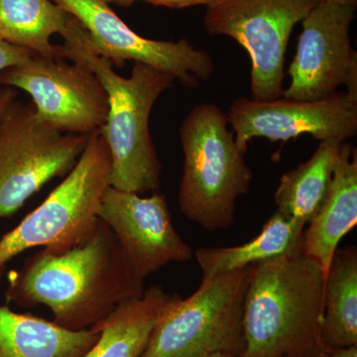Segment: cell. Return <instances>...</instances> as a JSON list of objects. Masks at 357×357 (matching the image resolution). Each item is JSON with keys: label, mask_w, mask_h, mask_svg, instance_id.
I'll list each match as a JSON object with an SVG mask.
<instances>
[{"label": "cell", "mask_w": 357, "mask_h": 357, "mask_svg": "<svg viewBox=\"0 0 357 357\" xmlns=\"http://www.w3.org/2000/svg\"><path fill=\"white\" fill-rule=\"evenodd\" d=\"M144 291L114 232L96 218L79 234L28 257L9 275L6 297L21 307L44 305L54 323L81 331Z\"/></svg>", "instance_id": "obj_1"}, {"label": "cell", "mask_w": 357, "mask_h": 357, "mask_svg": "<svg viewBox=\"0 0 357 357\" xmlns=\"http://www.w3.org/2000/svg\"><path fill=\"white\" fill-rule=\"evenodd\" d=\"M62 37L60 58L89 67L109 96V114L100 132L112 162L110 185L139 195L158 191L162 164L150 135V114L175 77L142 63H134L128 77L117 74L93 49L88 31L74 16Z\"/></svg>", "instance_id": "obj_2"}, {"label": "cell", "mask_w": 357, "mask_h": 357, "mask_svg": "<svg viewBox=\"0 0 357 357\" xmlns=\"http://www.w3.org/2000/svg\"><path fill=\"white\" fill-rule=\"evenodd\" d=\"M326 273L302 249L255 264L239 357H325Z\"/></svg>", "instance_id": "obj_3"}, {"label": "cell", "mask_w": 357, "mask_h": 357, "mask_svg": "<svg viewBox=\"0 0 357 357\" xmlns=\"http://www.w3.org/2000/svg\"><path fill=\"white\" fill-rule=\"evenodd\" d=\"M227 114L217 105H196L181 124L184 168L178 203L183 215L210 232L236 222V201L253 174L237 147Z\"/></svg>", "instance_id": "obj_4"}, {"label": "cell", "mask_w": 357, "mask_h": 357, "mask_svg": "<svg viewBox=\"0 0 357 357\" xmlns=\"http://www.w3.org/2000/svg\"><path fill=\"white\" fill-rule=\"evenodd\" d=\"M253 266L202 280L187 299H175L160 317L141 357H201L244 349V300Z\"/></svg>", "instance_id": "obj_5"}, {"label": "cell", "mask_w": 357, "mask_h": 357, "mask_svg": "<svg viewBox=\"0 0 357 357\" xmlns=\"http://www.w3.org/2000/svg\"><path fill=\"white\" fill-rule=\"evenodd\" d=\"M319 0H213L204 27L211 36H229L248 52L251 100H276L283 93L285 58L294 27Z\"/></svg>", "instance_id": "obj_6"}, {"label": "cell", "mask_w": 357, "mask_h": 357, "mask_svg": "<svg viewBox=\"0 0 357 357\" xmlns=\"http://www.w3.org/2000/svg\"><path fill=\"white\" fill-rule=\"evenodd\" d=\"M88 139L51 128L32 102L15 100L0 119V218L20 210L52 178L67 176Z\"/></svg>", "instance_id": "obj_7"}, {"label": "cell", "mask_w": 357, "mask_h": 357, "mask_svg": "<svg viewBox=\"0 0 357 357\" xmlns=\"http://www.w3.org/2000/svg\"><path fill=\"white\" fill-rule=\"evenodd\" d=\"M110 173L109 148L100 129L89 134L65 180L15 229L0 237V277L7 263L23 251L60 243L93 222L110 185Z\"/></svg>", "instance_id": "obj_8"}, {"label": "cell", "mask_w": 357, "mask_h": 357, "mask_svg": "<svg viewBox=\"0 0 357 357\" xmlns=\"http://www.w3.org/2000/svg\"><path fill=\"white\" fill-rule=\"evenodd\" d=\"M0 86L27 93L39 119L61 132L89 135L107 121V91L82 63L34 54L24 64L2 70Z\"/></svg>", "instance_id": "obj_9"}, {"label": "cell", "mask_w": 357, "mask_h": 357, "mask_svg": "<svg viewBox=\"0 0 357 357\" xmlns=\"http://www.w3.org/2000/svg\"><path fill=\"white\" fill-rule=\"evenodd\" d=\"M356 6L319 2L302 23V33L288 75L291 83L282 96L292 100H324L340 86L357 98V54L349 28Z\"/></svg>", "instance_id": "obj_10"}, {"label": "cell", "mask_w": 357, "mask_h": 357, "mask_svg": "<svg viewBox=\"0 0 357 357\" xmlns=\"http://www.w3.org/2000/svg\"><path fill=\"white\" fill-rule=\"evenodd\" d=\"M88 31L93 49L112 65L126 61L151 66L168 73L187 88L210 81L215 63L210 53L195 48L185 40L161 41L133 31L109 4L102 0H53Z\"/></svg>", "instance_id": "obj_11"}, {"label": "cell", "mask_w": 357, "mask_h": 357, "mask_svg": "<svg viewBox=\"0 0 357 357\" xmlns=\"http://www.w3.org/2000/svg\"><path fill=\"white\" fill-rule=\"evenodd\" d=\"M225 114L243 153L253 138L286 142L307 134L319 141L345 142L357 134V98L347 91L314 102L284 96L266 102L239 98Z\"/></svg>", "instance_id": "obj_12"}, {"label": "cell", "mask_w": 357, "mask_h": 357, "mask_svg": "<svg viewBox=\"0 0 357 357\" xmlns=\"http://www.w3.org/2000/svg\"><path fill=\"white\" fill-rule=\"evenodd\" d=\"M98 218L112 230L140 280L170 263L188 262L194 257L191 246L174 227L163 194L141 197L109 185Z\"/></svg>", "instance_id": "obj_13"}, {"label": "cell", "mask_w": 357, "mask_h": 357, "mask_svg": "<svg viewBox=\"0 0 357 357\" xmlns=\"http://www.w3.org/2000/svg\"><path fill=\"white\" fill-rule=\"evenodd\" d=\"M356 223V149L345 141L325 199L303 232V253L318 263L326 276L340 241Z\"/></svg>", "instance_id": "obj_14"}, {"label": "cell", "mask_w": 357, "mask_h": 357, "mask_svg": "<svg viewBox=\"0 0 357 357\" xmlns=\"http://www.w3.org/2000/svg\"><path fill=\"white\" fill-rule=\"evenodd\" d=\"M175 296L153 285L141 297L121 303L91 326L100 335L83 357H141L155 325Z\"/></svg>", "instance_id": "obj_15"}, {"label": "cell", "mask_w": 357, "mask_h": 357, "mask_svg": "<svg viewBox=\"0 0 357 357\" xmlns=\"http://www.w3.org/2000/svg\"><path fill=\"white\" fill-rule=\"evenodd\" d=\"M100 333L72 331L0 306V357H83Z\"/></svg>", "instance_id": "obj_16"}, {"label": "cell", "mask_w": 357, "mask_h": 357, "mask_svg": "<svg viewBox=\"0 0 357 357\" xmlns=\"http://www.w3.org/2000/svg\"><path fill=\"white\" fill-rule=\"evenodd\" d=\"M305 227L276 211L260 234L243 245L198 249L194 255L201 268L202 280L302 249Z\"/></svg>", "instance_id": "obj_17"}, {"label": "cell", "mask_w": 357, "mask_h": 357, "mask_svg": "<svg viewBox=\"0 0 357 357\" xmlns=\"http://www.w3.org/2000/svg\"><path fill=\"white\" fill-rule=\"evenodd\" d=\"M344 142L323 140L305 163L284 174L275 192L277 211L307 225L325 199Z\"/></svg>", "instance_id": "obj_18"}, {"label": "cell", "mask_w": 357, "mask_h": 357, "mask_svg": "<svg viewBox=\"0 0 357 357\" xmlns=\"http://www.w3.org/2000/svg\"><path fill=\"white\" fill-rule=\"evenodd\" d=\"M72 15L53 0H0V38L45 57H59L54 35L65 34Z\"/></svg>", "instance_id": "obj_19"}, {"label": "cell", "mask_w": 357, "mask_h": 357, "mask_svg": "<svg viewBox=\"0 0 357 357\" xmlns=\"http://www.w3.org/2000/svg\"><path fill=\"white\" fill-rule=\"evenodd\" d=\"M321 342L326 349L357 345V248L337 249L325 283Z\"/></svg>", "instance_id": "obj_20"}, {"label": "cell", "mask_w": 357, "mask_h": 357, "mask_svg": "<svg viewBox=\"0 0 357 357\" xmlns=\"http://www.w3.org/2000/svg\"><path fill=\"white\" fill-rule=\"evenodd\" d=\"M34 53L0 38V73L28 62Z\"/></svg>", "instance_id": "obj_21"}, {"label": "cell", "mask_w": 357, "mask_h": 357, "mask_svg": "<svg viewBox=\"0 0 357 357\" xmlns=\"http://www.w3.org/2000/svg\"><path fill=\"white\" fill-rule=\"evenodd\" d=\"M155 6H164L168 8H185L196 6H208L213 0H141Z\"/></svg>", "instance_id": "obj_22"}, {"label": "cell", "mask_w": 357, "mask_h": 357, "mask_svg": "<svg viewBox=\"0 0 357 357\" xmlns=\"http://www.w3.org/2000/svg\"><path fill=\"white\" fill-rule=\"evenodd\" d=\"M17 93L15 89L0 86V119L11 105L16 100Z\"/></svg>", "instance_id": "obj_23"}, {"label": "cell", "mask_w": 357, "mask_h": 357, "mask_svg": "<svg viewBox=\"0 0 357 357\" xmlns=\"http://www.w3.org/2000/svg\"><path fill=\"white\" fill-rule=\"evenodd\" d=\"M325 357H357V345L326 349Z\"/></svg>", "instance_id": "obj_24"}, {"label": "cell", "mask_w": 357, "mask_h": 357, "mask_svg": "<svg viewBox=\"0 0 357 357\" xmlns=\"http://www.w3.org/2000/svg\"><path fill=\"white\" fill-rule=\"evenodd\" d=\"M105 3L107 4H115V6H122V7H130L135 3L138 0H102Z\"/></svg>", "instance_id": "obj_25"}, {"label": "cell", "mask_w": 357, "mask_h": 357, "mask_svg": "<svg viewBox=\"0 0 357 357\" xmlns=\"http://www.w3.org/2000/svg\"><path fill=\"white\" fill-rule=\"evenodd\" d=\"M326 3L340 4V6H357V0H319Z\"/></svg>", "instance_id": "obj_26"}, {"label": "cell", "mask_w": 357, "mask_h": 357, "mask_svg": "<svg viewBox=\"0 0 357 357\" xmlns=\"http://www.w3.org/2000/svg\"><path fill=\"white\" fill-rule=\"evenodd\" d=\"M201 357H237L234 354H227V352H218V354H208V356H204Z\"/></svg>", "instance_id": "obj_27"}]
</instances>
